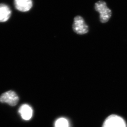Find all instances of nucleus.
Segmentation results:
<instances>
[{"instance_id": "obj_1", "label": "nucleus", "mask_w": 127, "mask_h": 127, "mask_svg": "<svg viewBox=\"0 0 127 127\" xmlns=\"http://www.w3.org/2000/svg\"><path fill=\"white\" fill-rule=\"evenodd\" d=\"M95 9L100 14L99 19L101 23H105L109 21L111 17L112 12L111 10L107 7L105 1L99 0L96 2Z\"/></svg>"}, {"instance_id": "obj_2", "label": "nucleus", "mask_w": 127, "mask_h": 127, "mask_svg": "<svg viewBox=\"0 0 127 127\" xmlns=\"http://www.w3.org/2000/svg\"><path fill=\"white\" fill-rule=\"evenodd\" d=\"M72 29L73 32L80 35L86 34L89 32L88 25L86 23L83 17L79 15L74 18Z\"/></svg>"}, {"instance_id": "obj_3", "label": "nucleus", "mask_w": 127, "mask_h": 127, "mask_svg": "<svg viewBox=\"0 0 127 127\" xmlns=\"http://www.w3.org/2000/svg\"><path fill=\"white\" fill-rule=\"evenodd\" d=\"M102 127H127L126 123L122 118L118 115H110L104 121Z\"/></svg>"}, {"instance_id": "obj_4", "label": "nucleus", "mask_w": 127, "mask_h": 127, "mask_svg": "<svg viewBox=\"0 0 127 127\" xmlns=\"http://www.w3.org/2000/svg\"><path fill=\"white\" fill-rule=\"evenodd\" d=\"M19 97L15 92L10 91L3 93L0 96V101L7 103L11 106L17 105L19 101Z\"/></svg>"}, {"instance_id": "obj_5", "label": "nucleus", "mask_w": 127, "mask_h": 127, "mask_svg": "<svg viewBox=\"0 0 127 127\" xmlns=\"http://www.w3.org/2000/svg\"><path fill=\"white\" fill-rule=\"evenodd\" d=\"M14 4L16 8L22 12L29 11L33 6L32 0H15Z\"/></svg>"}, {"instance_id": "obj_6", "label": "nucleus", "mask_w": 127, "mask_h": 127, "mask_svg": "<svg viewBox=\"0 0 127 127\" xmlns=\"http://www.w3.org/2000/svg\"><path fill=\"white\" fill-rule=\"evenodd\" d=\"M18 111L22 119L26 121L30 120L33 115V109L27 104L22 105L19 109Z\"/></svg>"}, {"instance_id": "obj_7", "label": "nucleus", "mask_w": 127, "mask_h": 127, "mask_svg": "<svg viewBox=\"0 0 127 127\" xmlns=\"http://www.w3.org/2000/svg\"><path fill=\"white\" fill-rule=\"evenodd\" d=\"M11 15V10L7 5L0 4V22H5L10 18Z\"/></svg>"}, {"instance_id": "obj_8", "label": "nucleus", "mask_w": 127, "mask_h": 127, "mask_svg": "<svg viewBox=\"0 0 127 127\" xmlns=\"http://www.w3.org/2000/svg\"><path fill=\"white\" fill-rule=\"evenodd\" d=\"M68 121L64 118H60L55 123V127H68Z\"/></svg>"}]
</instances>
